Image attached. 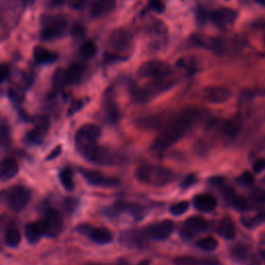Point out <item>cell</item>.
Listing matches in <instances>:
<instances>
[{
	"mask_svg": "<svg viewBox=\"0 0 265 265\" xmlns=\"http://www.w3.org/2000/svg\"><path fill=\"white\" fill-rule=\"evenodd\" d=\"M203 111L196 107H189L174 116L171 123L162 130L152 142L151 148L155 151L166 150L178 142L185 132L201 118Z\"/></svg>",
	"mask_w": 265,
	"mask_h": 265,
	"instance_id": "obj_1",
	"label": "cell"
},
{
	"mask_svg": "<svg viewBox=\"0 0 265 265\" xmlns=\"http://www.w3.org/2000/svg\"><path fill=\"white\" fill-rule=\"evenodd\" d=\"M135 177L141 183L154 188H162L175 179V174L169 168L160 165H142L135 171Z\"/></svg>",
	"mask_w": 265,
	"mask_h": 265,
	"instance_id": "obj_2",
	"label": "cell"
},
{
	"mask_svg": "<svg viewBox=\"0 0 265 265\" xmlns=\"http://www.w3.org/2000/svg\"><path fill=\"white\" fill-rule=\"evenodd\" d=\"M101 136V128L96 124L86 123L78 129L75 136V144L78 149L83 153L92 146L97 145V139Z\"/></svg>",
	"mask_w": 265,
	"mask_h": 265,
	"instance_id": "obj_3",
	"label": "cell"
},
{
	"mask_svg": "<svg viewBox=\"0 0 265 265\" xmlns=\"http://www.w3.org/2000/svg\"><path fill=\"white\" fill-rule=\"evenodd\" d=\"M172 72V68L170 64L163 60H149L143 62L137 74L140 78H149V79H162L169 76Z\"/></svg>",
	"mask_w": 265,
	"mask_h": 265,
	"instance_id": "obj_4",
	"label": "cell"
},
{
	"mask_svg": "<svg viewBox=\"0 0 265 265\" xmlns=\"http://www.w3.org/2000/svg\"><path fill=\"white\" fill-rule=\"evenodd\" d=\"M149 236L145 229H129L123 231L119 241L122 245L131 249H144L148 245Z\"/></svg>",
	"mask_w": 265,
	"mask_h": 265,
	"instance_id": "obj_5",
	"label": "cell"
},
{
	"mask_svg": "<svg viewBox=\"0 0 265 265\" xmlns=\"http://www.w3.org/2000/svg\"><path fill=\"white\" fill-rule=\"evenodd\" d=\"M30 197V191L20 185H15L7 192L8 204L14 211H21L28 204Z\"/></svg>",
	"mask_w": 265,
	"mask_h": 265,
	"instance_id": "obj_6",
	"label": "cell"
},
{
	"mask_svg": "<svg viewBox=\"0 0 265 265\" xmlns=\"http://www.w3.org/2000/svg\"><path fill=\"white\" fill-rule=\"evenodd\" d=\"M68 22L63 16L50 17L43 27L42 38L44 40H52L60 37L67 29Z\"/></svg>",
	"mask_w": 265,
	"mask_h": 265,
	"instance_id": "obj_7",
	"label": "cell"
},
{
	"mask_svg": "<svg viewBox=\"0 0 265 265\" xmlns=\"http://www.w3.org/2000/svg\"><path fill=\"white\" fill-rule=\"evenodd\" d=\"M232 96V91L229 87L223 85L207 86L202 90V98L210 104L221 105L227 103Z\"/></svg>",
	"mask_w": 265,
	"mask_h": 265,
	"instance_id": "obj_8",
	"label": "cell"
},
{
	"mask_svg": "<svg viewBox=\"0 0 265 265\" xmlns=\"http://www.w3.org/2000/svg\"><path fill=\"white\" fill-rule=\"evenodd\" d=\"M80 173L85 178V180L91 184L95 185V187L101 188H116L120 184L119 179L115 177H109L105 176L98 171L89 170V169H80Z\"/></svg>",
	"mask_w": 265,
	"mask_h": 265,
	"instance_id": "obj_9",
	"label": "cell"
},
{
	"mask_svg": "<svg viewBox=\"0 0 265 265\" xmlns=\"http://www.w3.org/2000/svg\"><path fill=\"white\" fill-rule=\"evenodd\" d=\"M174 116L167 114H155L144 116L137 120V125L143 129H164L172 121Z\"/></svg>",
	"mask_w": 265,
	"mask_h": 265,
	"instance_id": "obj_10",
	"label": "cell"
},
{
	"mask_svg": "<svg viewBox=\"0 0 265 265\" xmlns=\"http://www.w3.org/2000/svg\"><path fill=\"white\" fill-rule=\"evenodd\" d=\"M174 223L170 220H164L162 222H157L149 225L145 228L149 237L155 241H166L172 234L174 230Z\"/></svg>",
	"mask_w": 265,
	"mask_h": 265,
	"instance_id": "obj_11",
	"label": "cell"
},
{
	"mask_svg": "<svg viewBox=\"0 0 265 265\" xmlns=\"http://www.w3.org/2000/svg\"><path fill=\"white\" fill-rule=\"evenodd\" d=\"M109 44L116 51H127L132 44V36L125 29H115L109 37Z\"/></svg>",
	"mask_w": 265,
	"mask_h": 265,
	"instance_id": "obj_12",
	"label": "cell"
},
{
	"mask_svg": "<svg viewBox=\"0 0 265 265\" xmlns=\"http://www.w3.org/2000/svg\"><path fill=\"white\" fill-rule=\"evenodd\" d=\"M50 227L46 219L28 224L25 228V236L30 244L39 242L42 235H49Z\"/></svg>",
	"mask_w": 265,
	"mask_h": 265,
	"instance_id": "obj_13",
	"label": "cell"
},
{
	"mask_svg": "<svg viewBox=\"0 0 265 265\" xmlns=\"http://www.w3.org/2000/svg\"><path fill=\"white\" fill-rule=\"evenodd\" d=\"M238 17L237 11L230 8H221L211 13V21L219 27H228L232 25Z\"/></svg>",
	"mask_w": 265,
	"mask_h": 265,
	"instance_id": "obj_14",
	"label": "cell"
},
{
	"mask_svg": "<svg viewBox=\"0 0 265 265\" xmlns=\"http://www.w3.org/2000/svg\"><path fill=\"white\" fill-rule=\"evenodd\" d=\"M217 205L216 197L210 194H200L194 197V206L201 213H210L216 209Z\"/></svg>",
	"mask_w": 265,
	"mask_h": 265,
	"instance_id": "obj_15",
	"label": "cell"
},
{
	"mask_svg": "<svg viewBox=\"0 0 265 265\" xmlns=\"http://www.w3.org/2000/svg\"><path fill=\"white\" fill-rule=\"evenodd\" d=\"M116 8L115 0H94L90 7V15L94 18L110 14Z\"/></svg>",
	"mask_w": 265,
	"mask_h": 265,
	"instance_id": "obj_16",
	"label": "cell"
},
{
	"mask_svg": "<svg viewBox=\"0 0 265 265\" xmlns=\"http://www.w3.org/2000/svg\"><path fill=\"white\" fill-rule=\"evenodd\" d=\"M19 172L18 163L14 158H5L0 162V180L8 181L14 178Z\"/></svg>",
	"mask_w": 265,
	"mask_h": 265,
	"instance_id": "obj_17",
	"label": "cell"
},
{
	"mask_svg": "<svg viewBox=\"0 0 265 265\" xmlns=\"http://www.w3.org/2000/svg\"><path fill=\"white\" fill-rule=\"evenodd\" d=\"M176 265H223L215 258H199L193 256H181L174 260Z\"/></svg>",
	"mask_w": 265,
	"mask_h": 265,
	"instance_id": "obj_18",
	"label": "cell"
},
{
	"mask_svg": "<svg viewBox=\"0 0 265 265\" xmlns=\"http://www.w3.org/2000/svg\"><path fill=\"white\" fill-rule=\"evenodd\" d=\"M217 233L225 240H233L236 235V227L230 218H223L219 221L216 227Z\"/></svg>",
	"mask_w": 265,
	"mask_h": 265,
	"instance_id": "obj_19",
	"label": "cell"
},
{
	"mask_svg": "<svg viewBox=\"0 0 265 265\" xmlns=\"http://www.w3.org/2000/svg\"><path fill=\"white\" fill-rule=\"evenodd\" d=\"M265 222V211H255V213L246 214L241 217V223L247 229H256Z\"/></svg>",
	"mask_w": 265,
	"mask_h": 265,
	"instance_id": "obj_20",
	"label": "cell"
},
{
	"mask_svg": "<svg viewBox=\"0 0 265 265\" xmlns=\"http://www.w3.org/2000/svg\"><path fill=\"white\" fill-rule=\"evenodd\" d=\"M48 128H49V120H48V118L45 117V116H41L37 120L35 128L30 132H28L27 138L31 142L41 141L43 139V137L46 135V132L48 131Z\"/></svg>",
	"mask_w": 265,
	"mask_h": 265,
	"instance_id": "obj_21",
	"label": "cell"
},
{
	"mask_svg": "<svg viewBox=\"0 0 265 265\" xmlns=\"http://www.w3.org/2000/svg\"><path fill=\"white\" fill-rule=\"evenodd\" d=\"M88 236L90 240L97 245H106L112 242L113 235L107 228H91Z\"/></svg>",
	"mask_w": 265,
	"mask_h": 265,
	"instance_id": "obj_22",
	"label": "cell"
},
{
	"mask_svg": "<svg viewBox=\"0 0 265 265\" xmlns=\"http://www.w3.org/2000/svg\"><path fill=\"white\" fill-rule=\"evenodd\" d=\"M46 216H47L46 220H47V222L49 224V227H50L49 235H56L62 229V219H61V216L59 215V213L56 209H53V208H50L47 211Z\"/></svg>",
	"mask_w": 265,
	"mask_h": 265,
	"instance_id": "obj_23",
	"label": "cell"
},
{
	"mask_svg": "<svg viewBox=\"0 0 265 265\" xmlns=\"http://www.w3.org/2000/svg\"><path fill=\"white\" fill-rule=\"evenodd\" d=\"M192 40L195 45H198L204 49L221 52V50L223 48L222 42L215 38H209V37H205V36H196Z\"/></svg>",
	"mask_w": 265,
	"mask_h": 265,
	"instance_id": "obj_24",
	"label": "cell"
},
{
	"mask_svg": "<svg viewBox=\"0 0 265 265\" xmlns=\"http://www.w3.org/2000/svg\"><path fill=\"white\" fill-rule=\"evenodd\" d=\"M85 71V67L82 63H74L68 70H65V81L67 85L77 83L80 81Z\"/></svg>",
	"mask_w": 265,
	"mask_h": 265,
	"instance_id": "obj_25",
	"label": "cell"
},
{
	"mask_svg": "<svg viewBox=\"0 0 265 265\" xmlns=\"http://www.w3.org/2000/svg\"><path fill=\"white\" fill-rule=\"evenodd\" d=\"M209 224L208 222L202 217H191L184 223V228L188 229L194 235L199 232H203L207 230Z\"/></svg>",
	"mask_w": 265,
	"mask_h": 265,
	"instance_id": "obj_26",
	"label": "cell"
},
{
	"mask_svg": "<svg viewBox=\"0 0 265 265\" xmlns=\"http://www.w3.org/2000/svg\"><path fill=\"white\" fill-rule=\"evenodd\" d=\"M231 257L237 262H245L251 257L250 247L244 243L235 244L230 251Z\"/></svg>",
	"mask_w": 265,
	"mask_h": 265,
	"instance_id": "obj_27",
	"label": "cell"
},
{
	"mask_svg": "<svg viewBox=\"0 0 265 265\" xmlns=\"http://www.w3.org/2000/svg\"><path fill=\"white\" fill-rule=\"evenodd\" d=\"M241 124H242L241 120L237 118H233L225 122L224 125L222 126V131L224 136L227 138H234L241 129Z\"/></svg>",
	"mask_w": 265,
	"mask_h": 265,
	"instance_id": "obj_28",
	"label": "cell"
},
{
	"mask_svg": "<svg viewBox=\"0 0 265 265\" xmlns=\"http://www.w3.org/2000/svg\"><path fill=\"white\" fill-rule=\"evenodd\" d=\"M34 54L36 61L39 63H48L56 59V55L44 47H36Z\"/></svg>",
	"mask_w": 265,
	"mask_h": 265,
	"instance_id": "obj_29",
	"label": "cell"
},
{
	"mask_svg": "<svg viewBox=\"0 0 265 265\" xmlns=\"http://www.w3.org/2000/svg\"><path fill=\"white\" fill-rule=\"evenodd\" d=\"M59 177H60V181L63 185V188L67 190V191H73L74 188H75V184H74V179H73V171L72 169L70 168H64L60 174H59Z\"/></svg>",
	"mask_w": 265,
	"mask_h": 265,
	"instance_id": "obj_30",
	"label": "cell"
},
{
	"mask_svg": "<svg viewBox=\"0 0 265 265\" xmlns=\"http://www.w3.org/2000/svg\"><path fill=\"white\" fill-rule=\"evenodd\" d=\"M67 85L65 81V70L57 69L56 72L53 75L52 79V86L55 90H60L63 86Z\"/></svg>",
	"mask_w": 265,
	"mask_h": 265,
	"instance_id": "obj_31",
	"label": "cell"
},
{
	"mask_svg": "<svg viewBox=\"0 0 265 265\" xmlns=\"http://www.w3.org/2000/svg\"><path fill=\"white\" fill-rule=\"evenodd\" d=\"M228 201H229V203H230L234 208H236V209H238V210L247 211V210L250 209V203H249V201H248L246 198H244V197H242V196H240V195H236V194L232 195V196L228 199Z\"/></svg>",
	"mask_w": 265,
	"mask_h": 265,
	"instance_id": "obj_32",
	"label": "cell"
},
{
	"mask_svg": "<svg viewBox=\"0 0 265 265\" xmlns=\"http://www.w3.org/2000/svg\"><path fill=\"white\" fill-rule=\"evenodd\" d=\"M197 246L204 251L211 252L218 248V241L213 236H205L198 241Z\"/></svg>",
	"mask_w": 265,
	"mask_h": 265,
	"instance_id": "obj_33",
	"label": "cell"
},
{
	"mask_svg": "<svg viewBox=\"0 0 265 265\" xmlns=\"http://www.w3.org/2000/svg\"><path fill=\"white\" fill-rule=\"evenodd\" d=\"M21 240H22V235L18 229L13 228L7 232L6 242L10 247H12V248L18 247L21 243Z\"/></svg>",
	"mask_w": 265,
	"mask_h": 265,
	"instance_id": "obj_34",
	"label": "cell"
},
{
	"mask_svg": "<svg viewBox=\"0 0 265 265\" xmlns=\"http://www.w3.org/2000/svg\"><path fill=\"white\" fill-rule=\"evenodd\" d=\"M106 115L110 121H116L119 117L117 107L112 100L106 102Z\"/></svg>",
	"mask_w": 265,
	"mask_h": 265,
	"instance_id": "obj_35",
	"label": "cell"
},
{
	"mask_svg": "<svg viewBox=\"0 0 265 265\" xmlns=\"http://www.w3.org/2000/svg\"><path fill=\"white\" fill-rule=\"evenodd\" d=\"M189 202L187 201H180V202H177L175 204H173L171 207H170V213L175 216V217H178V216H181L183 214H185L189 209Z\"/></svg>",
	"mask_w": 265,
	"mask_h": 265,
	"instance_id": "obj_36",
	"label": "cell"
},
{
	"mask_svg": "<svg viewBox=\"0 0 265 265\" xmlns=\"http://www.w3.org/2000/svg\"><path fill=\"white\" fill-rule=\"evenodd\" d=\"M80 51H81V54L83 57L90 58L95 54V51H96L95 44L92 41H87L82 45Z\"/></svg>",
	"mask_w": 265,
	"mask_h": 265,
	"instance_id": "obj_37",
	"label": "cell"
},
{
	"mask_svg": "<svg viewBox=\"0 0 265 265\" xmlns=\"http://www.w3.org/2000/svg\"><path fill=\"white\" fill-rule=\"evenodd\" d=\"M237 181H238V183L246 185V187H249V185H252L254 183V176L251 172L247 171L237 178Z\"/></svg>",
	"mask_w": 265,
	"mask_h": 265,
	"instance_id": "obj_38",
	"label": "cell"
},
{
	"mask_svg": "<svg viewBox=\"0 0 265 265\" xmlns=\"http://www.w3.org/2000/svg\"><path fill=\"white\" fill-rule=\"evenodd\" d=\"M196 182H197V176H196L195 174H190V175H188L187 177H185V178L181 181L180 187H181V189H183V190L189 189V188L192 187V185H194Z\"/></svg>",
	"mask_w": 265,
	"mask_h": 265,
	"instance_id": "obj_39",
	"label": "cell"
},
{
	"mask_svg": "<svg viewBox=\"0 0 265 265\" xmlns=\"http://www.w3.org/2000/svg\"><path fill=\"white\" fill-rule=\"evenodd\" d=\"M252 199L254 201H257V202H261V203H265V191L260 189V188H257L255 189L253 192H252Z\"/></svg>",
	"mask_w": 265,
	"mask_h": 265,
	"instance_id": "obj_40",
	"label": "cell"
},
{
	"mask_svg": "<svg viewBox=\"0 0 265 265\" xmlns=\"http://www.w3.org/2000/svg\"><path fill=\"white\" fill-rule=\"evenodd\" d=\"M149 5L152 10L157 13H163L165 11V5L163 0H149Z\"/></svg>",
	"mask_w": 265,
	"mask_h": 265,
	"instance_id": "obj_41",
	"label": "cell"
},
{
	"mask_svg": "<svg viewBox=\"0 0 265 265\" xmlns=\"http://www.w3.org/2000/svg\"><path fill=\"white\" fill-rule=\"evenodd\" d=\"M84 34H85V30H84V27L81 25H75L73 29H72V36L73 38L75 39H81L84 37Z\"/></svg>",
	"mask_w": 265,
	"mask_h": 265,
	"instance_id": "obj_42",
	"label": "cell"
},
{
	"mask_svg": "<svg viewBox=\"0 0 265 265\" xmlns=\"http://www.w3.org/2000/svg\"><path fill=\"white\" fill-rule=\"evenodd\" d=\"M253 170L255 173H261L265 170V158L260 157L253 164Z\"/></svg>",
	"mask_w": 265,
	"mask_h": 265,
	"instance_id": "obj_43",
	"label": "cell"
},
{
	"mask_svg": "<svg viewBox=\"0 0 265 265\" xmlns=\"http://www.w3.org/2000/svg\"><path fill=\"white\" fill-rule=\"evenodd\" d=\"M10 75V68L8 64H0V83H3Z\"/></svg>",
	"mask_w": 265,
	"mask_h": 265,
	"instance_id": "obj_44",
	"label": "cell"
},
{
	"mask_svg": "<svg viewBox=\"0 0 265 265\" xmlns=\"http://www.w3.org/2000/svg\"><path fill=\"white\" fill-rule=\"evenodd\" d=\"M87 0H71V8L74 10H80L84 7Z\"/></svg>",
	"mask_w": 265,
	"mask_h": 265,
	"instance_id": "obj_45",
	"label": "cell"
},
{
	"mask_svg": "<svg viewBox=\"0 0 265 265\" xmlns=\"http://www.w3.org/2000/svg\"><path fill=\"white\" fill-rule=\"evenodd\" d=\"M60 152H61V146L55 147L54 149H53V150L51 151V153L47 156V160H53V158L57 157V156L60 154Z\"/></svg>",
	"mask_w": 265,
	"mask_h": 265,
	"instance_id": "obj_46",
	"label": "cell"
},
{
	"mask_svg": "<svg viewBox=\"0 0 265 265\" xmlns=\"http://www.w3.org/2000/svg\"><path fill=\"white\" fill-rule=\"evenodd\" d=\"M260 262H261V265H265V250H261L258 254H257Z\"/></svg>",
	"mask_w": 265,
	"mask_h": 265,
	"instance_id": "obj_47",
	"label": "cell"
},
{
	"mask_svg": "<svg viewBox=\"0 0 265 265\" xmlns=\"http://www.w3.org/2000/svg\"><path fill=\"white\" fill-rule=\"evenodd\" d=\"M64 3H67V0H51V5H52L53 7L62 6Z\"/></svg>",
	"mask_w": 265,
	"mask_h": 265,
	"instance_id": "obj_48",
	"label": "cell"
},
{
	"mask_svg": "<svg viewBox=\"0 0 265 265\" xmlns=\"http://www.w3.org/2000/svg\"><path fill=\"white\" fill-rule=\"evenodd\" d=\"M137 265H150V260H149V259L142 260V261H140Z\"/></svg>",
	"mask_w": 265,
	"mask_h": 265,
	"instance_id": "obj_49",
	"label": "cell"
},
{
	"mask_svg": "<svg viewBox=\"0 0 265 265\" xmlns=\"http://www.w3.org/2000/svg\"><path fill=\"white\" fill-rule=\"evenodd\" d=\"M256 2H257L260 6H262V7L265 8V0H256Z\"/></svg>",
	"mask_w": 265,
	"mask_h": 265,
	"instance_id": "obj_50",
	"label": "cell"
},
{
	"mask_svg": "<svg viewBox=\"0 0 265 265\" xmlns=\"http://www.w3.org/2000/svg\"><path fill=\"white\" fill-rule=\"evenodd\" d=\"M262 244L265 245V233H264V235H263V237H262Z\"/></svg>",
	"mask_w": 265,
	"mask_h": 265,
	"instance_id": "obj_51",
	"label": "cell"
},
{
	"mask_svg": "<svg viewBox=\"0 0 265 265\" xmlns=\"http://www.w3.org/2000/svg\"><path fill=\"white\" fill-rule=\"evenodd\" d=\"M118 265H125V264H118Z\"/></svg>",
	"mask_w": 265,
	"mask_h": 265,
	"instance_id": "obj_52",
	"label": "cell"
},
{
	"mask_svg": "<svg viewBox=\"0 0 265 265\" xmlns=\"http://www.w3.org/2000/svg\"><path fill=\"white\" fill-rule=\"evenodd\" d=\"M264 43H265V40H264Z\"/></svg>",
	"mask_w": 265,
	"mask_h": 265,
	"instance_id": "obj_53",
	"label": "cell"
},
{
	"mask_svg": "<svg viewBox=\"0 0 265 265\" xmlns=\"http://www.w3.org/2000/svg\"><path fill=\"white\" fill-rule=\"evenodd\" d=\"M264 180H265V179H264Z\"/></svg>",
	"mask_w": 265,
	"mask_h": 265,
	"instance_id": "obj_54",
	"label": "cell"
}]
</instances>
